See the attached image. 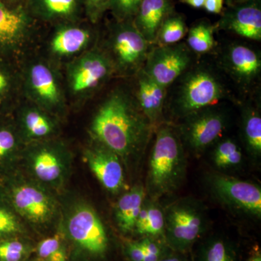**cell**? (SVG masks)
Returning a JSON list of instances; mask_svg holds the SVG:
<instances>
[{
	"mask_svg": "<svg viewBox=\"0 0 261 261\" xmlns=\"http://www.w3.org/2000/svg\"><path fill=\"white\" fill-rule=\"evenodd\" d=\"M216 25L207 20H200L188 29L187 45L197 54H205L215 47L214 32Z\"/></svg>",
	"mask_w": 261,
	"mask_h": 261,
	"instance_id": "cell-29",
	"label": "cell"
},
{
	"mask_svg": "<svg viewBox=\"0 0 261 261\" xmlns=\"http://www.w3.org/2000/svg\"><path fill=\"white\" fill-rule=\"evenodd\" d=\"M136 77L137 80L135 96L137 102L153 128H157L163 123V110L168 89L156 83L142 68Z\"/></svg>",
	"mask_w": 261,
	"mask_h": 261,
	"instance_id": "cell-22",
	"label": "cell"
},
{
	"mask_svg": "<svg viewBox=\"0 0 261 261\" xmlns=\"http://www.w3.org/2000/svg\"><path fill=\"white\" fill-rule=\"evenodd\" d=\"M13 115L25 145L60 137L61 118L25 99Z\"/></svg>",
	"mask_w": 261,
	"mask_h": 261,
	"instance_id": "cell-17",
	"label": "cell"
},
{
	"mask_svg": "<svg viewBox=\"0 0 261 261\" xmlns=\"http://www.w3.org/2000/svg\"><path fill=\"white\" fill-rule=\"evenodd\" d=\"M142 0H109L108 10L116 21H133Z\"/></svg>",
	"mask_w": 261,
	"mask_h": 261,
	"instance_id": "cell-33",
	"label": "cell"
},
{
	"mask_svg": "<svg viewBox=\"0 0 261 261\" xmlns=\"http://www.w3.org/2000/svg\"><path fill=\"white\" fill-rule=\"evenodd\" d=\"M144 250L145 257L143 261H159L162 257V250L159 244L149 237L140 242Z\"/></svg>",
	"mask_w": 261,
	"mask_h": 261,
	"instance_id": "cell-36",
	"label": "cell"
},
{
	"mask_svg": "<svg viewBox=\"0 0 261 261\" xmlns=\"http://www.w3.org/2000/svg\"><path fill=\"white\" fill-rule=\"evenodd\" d=\"M20 61L0 57V116L13 114L23 99Z\"/></svg>",
	"mask_w": 261,
	"mask_h": 261,
	"instance_id": "cell-24",
	"label": "cell"
},
{
	"mask_svg": "<svg viewBox=\"0 0 261 261\" xmlns=\"http://www.w3.org/2000/svg\"><path fill=\"white\" fill-rule=\"evenodd\" d=\"M84 159L106 191L118 195L128 190L123 163L116 152L92 140L84 149Z\"/></svg>",
	"mask_w": 261,
	"mask_h": 261,
	"instance_id": "cell-16",
	"label": "cell"
},
{
	"mask_svg": "<svg viewBox=\"0 0 261 261\" xmlns=\"http://www.w3.org/2000/svg\"><path fill=\"white\" fill-rule=\"evenodd\" d=\"M147 193L145 187L137 184L121 194L113 208L115 222L123 233L135 231L136 221L140 214Z\"/></svg>",
	"mask_w": 261,
	"mask_h": 261,
	"instance_id": "cell-25",
	"label": "cell"
},
{
	"mask_svg": "<svg viewBox=\"0 0 261 261\" xmlns=\"http://www.w3.org/2000/svg\"><path fill=\"white\" fill-rule=\"evenodd\" d=\"M207 182L214 197L228 208L260 219L261 189L256 184L219 173H211Z\"/></svg>",
	"mask_w": 261,
	"mask_h": 261,
	"instance_id": "cell-13",
	"label": "cell"
},
{
	"mask_svg": "<svg viewBox=\"0 0 261 261\" xmlns=\"http://www.w3.org/2000/svg\"><path fill=\"white\" fill-rule=\"evenodd\" d=\"M159 261H185L177 255H171V256L162 257Z\"/></svg>",
	"mask_w": 261,
	"mask_h": 261,
	"instance_id": "cell-40",
	"label": "cell"
},
{
	"mask_svg": "<svg viewBox=\"0 0 261 261\" xmlns=\"http://www.w3.org/2000/svg\"><path fill=\"white\" fill-rule=\"evenodd\" d=\"M3 1L13 3V4H20V3H25V0H3Z\"/></svg>",
	"mask_w": 261,
	"mask_h": 261,
	"instance_id": "cell-43",
	"label": "cell"
},
{
	"mask_svg": "<svg viewBox=\"0 0 261 261\" xmlns=\"http://www.w3.org/2000/svg\"><path fill=\"white\" fill-rule=\"evenodd\" d=\"M34 250L27 237L0 240V261H25Z\"/></svg>",
	"mask_w": 261,
	"mask_h": 261,
	"instance_id": "cell-32",
	"label": "cell"
},
{
	"mask_svg": "<svg viewBox=\"0 0 261 261\" xmlns=\"http://www.w3.org/2000/svg\"><path fill=\"white\" fill-rule=\"evenodd\" d=\"M174 11L173 0H142L133 23L146 40L154 45L163 21Z\"/></svg>",
	"mask_w": 261,
	"mask_h": 261,
	"instance_id": "cell-23",
	"label": "cell"
},
{
	"mask_svg": "<svg viewBox=\"0 0 261 261\" xmlns=\"http://www.w3.org/2000/svg\"><path fill=\"white\" fill-rule=\"evenodd\" d=\"M192 53L186 43L154 45L149 50L142 70L168 89L192 66Z\"/></svg>",
	"mask_w": 261,
	"mask_h": 261,
	"instance_id": "cell-15",
	"label": "cell"
},
{
	"mask_svg": "<svg viewBox=\"0 0 261 261\" xmlns=\"http://www.w3.org/2000/svg\"><path fill=\"white\" fill-rule=\"evenodd\" d=\"M153 129L135 96L116 88L94 113L89 135L92 140L116 152L123 163H129L143 153Z\"/></svg>",
	"mask_w": 261,
	"mask_h": 261,
	"instance_id": "cell-1",
	"label": "cell"
},
{
	"mask_svg": "<svg viewBox=\"0 0 261 261\" xmlns=\"http://www.w3.org/2000/svg\"><path fill=\"white\" fill-rule=\"evenodd\" d=\"M20 63L23 99L61 119L68 109V99L57 64L37 56Z\"/></svg>",
	"mask_w": 261,
	"mask_h": 261,
	"instance_id": "cell-6",
	"label": "cell"
},
{
	"mask_svg": "<svg viewBox=\"0 0 261 261\" xmlns=\"http://www.w3.org/2000/svg\"><path fill=\"white\" fill-rule=\"evenodd\" d=\"M25 7L38 23L56 24L82 20L84 0H25Z\"/></svg>",
	"mask_w": 261,
	"mask_h": 261,
	"instance_id": "cell-20",
	"label": "cell"
},
{
	"mask_svg": "<svg viewBox=\"0 0 261 261\" xmlns=\"http://www.w3.org/2000/svg\"><path fill=\"white\" fill-rule=\"evenodd\" d=\"M188 32L183 15L173 12L163 21L154 45L177 44Z\"/></svg>",
	"mask_w": 261,
	"mask_h": 261,
	"instance_id": "cell-31",
	"label": "cell"
},
{
	"mask_svg": "<svg viewBox=\"0 0 261 261\" xmlns=\"http://www.w3.org/2000/svg\"><path fill=\"white\" fill-rule=\"evenodd\" d=\"M185 146L177 128L163 123L157 127L149 155L145 190L149 198L158 200L181 187L186 176Z\"/></svg>",
	"mask_w": 261,
	"mask_h": 261,
	"instance_id": "cell-3",
	"label": "cell"
},
{
	"mask_svg": "<svg viewBox=\"0 0 261 261\" xmlns=\"http://www.w3.org/2000/svg\"><path fill=\"white\" fill-rule=\"evenodd\" d=\"M73 162L71 149L57 137L27 144L19 168L29 178L60 196L69 181Z\"/></svg>",
	"mask_w": 261,
	"mask_h": 261,
	"instance_id": "cell-5",
	"label": "cell"
},
{
	"mask_svg": "<svg viewBox=\"0 0 261 261\" xmlns=\"http://www.w3.org/2000/svg\"><path fill=\"white\" fill-rule=\"evenodd\" d=\"M151 46L133 21L113 20L100 47L112 63L115 75L127 77L137 75L143 68Z\"/></svg>",
	"mask_w": 261,
	"mask_h": 261,
	"instance_id": "cell-8",
	"label": "cell"
},
{
	"mask_svg": "<svg viewBox=\"0 0 261 261\" xmlns=\"http://www.w3.org/2000/svg\"><path fill=\"white\" fill-rule=\"evenodd\" d=\"M241 134L247 152L255 159L261 156V116L258 108L246 106L242 114Z\"/></svg>",
	"mask_w": 261,
	"mask_h": 261,
	"instance_id": "cell-27",
	"label": "cell"
},
{
	"mask_svg": "<svg viewBox=\"0 0 261 261\" xmlns=\"http://www.w3.org/2000/svg\"><path fill=\"white\" fill-rule=\"evenodd\" d=\"M205 0H180L183 4H186L194 8H203Z\"/></svg>",
	"mask_w": 261,
	"mask_h": 261,
	"instance_id": "cell-39",
	"label": "cell"
},
{
	"mask_svg": "<svg viewBox=\"0 0 261 261\" xmlns=\"http://www.w3.org/2000/svg\"><path fill=\"white\" fill-rule=\"evenodd\" d=\"M38 24L25 3L0 0V57L21 61L37 34Z\"/></svg>",
	"mask_w": 261,
	"mask_h": 261,
	"instance_id": "cell-10",
	"label": "cell"
},
{
	"mask_svg": "<svg viewBox=\"0 0 261 261\" xmlns=\"http://www.w3.org/2000/svg\"><path fill=\"white\" fill-rule=\"evenodd\" d=\"M29 231L28 226L0 192V240L27 237Z\"/></svg>",
	"mask_w": 261,
	"mask_h": 261,
	"instance_id": "cell-28",
	"label": "cell"
},
{
	"mask_svg": "<svg viewBox=\"0 0 261 261\" xmlns=\"http://www.w3.org/2000/svg\"><path fill=\"white\" fill-rule=\"evenodd\" d=\"M65 69L66 93L75 102L92 97L115 75L107 55L96 44L66 63Z\"/></svg>",
	"mask_w": 261,
	"mask_h": 261,
	"instance_id": "cell-9",
	"label": "cell"
},
{
	"mask_svg": "<svg viewBox=\"0 0 261 261\" xmlns=\"http://www.w3.org/2000/svg\"><path fill=\"white\" fill-rule=\"evenodd\" d=\"M173 84L171 111L181 119L196 111L216 106L228 95L222 79L205 65H192Z\"/></svg>",
	"mask_w": 261,
	"mask_h": 261,
	"instance_id": "cell-7",
	"label": "cell"
},
{
	"mask_svg": "<svg viewBox=\"0 0 261 261\" xmlns=\"http://www.w3.org/2000/svg\"><path fill=\"white\" fill-rule=\"evenodd\" d=\"M206 261H229V254L222 241L217 240L211 244L206 252Z\"/></svg>",
	"mask_w": 261,
	"mask_h": 261,
	"instance_id": "cell-35",
	"label": "cell"
},
{
	"mask_svg": "<svg viewBox=\"0 0 261 261\" xmlns=\"http://www.w3.org/2000/svg\"><path fill=\"white\" fill-rule=\"evenodd\" d=\"M60 225L67 242L84 258L104 256L109 245L107 231L93 205L84 197L66 191L60 195Z\"/></svg>",
	"mask_w": 261,
	"mask_h": 261,
	"instance_id": "cell-4",
	"label": "cell"
},
{
	"mask_svg": "<svg viewBox=\"0 0 261 261\" xmlns=\"http://www.w3.org/2000/svg\"><path fill=\"white\" fill-rule=\"evenodd\" d=\"M226 123L224 111L212 106L182 118L178 130L184 146L194 154H200L221 139Z\"/></svg>",
	"mask_w": 261,
	"mask_h": 261,
	"instance_id": "cell-12",
	"label": "cell"
},
{
	"mask_svg": "<svg viewBox=\"0 0 261 261\" xmlns=\"http://www.w3.org/2000/svg\"><path fill=\"white\" fill-rule=\"evenodd\" d=\"M216 28L260 42L261 40V0H247L228 5L221 13Z\"/></svg>",
	"mask_w": 261,
	"mask_h": 261,
	"instance_id": "cell-19",
	"label": "cell"
},
{
	"mask_svg": "<svg viewBox=\"0 0 261 261\" xmlns=\"http://www.w3.org/2000/svg\"><path fill=\"white\" fill-rule=\"evenodd\" d=\"M25 146L13 115L0 116V177L20 167Z\"/></svg>",
	"mask_w": 261,
	"mask_h": 261,
	"instance_id": "cell-21",
	"label": "cell"
},
{
	"mask_svg": "<svg viewBox=\"0 0 261 261\" xmlns=\"http://www.w3.org/2000/svg\"><path fill=\"white\" fill-rule=\"evenodd\" d=\"M127 255L132 261H143L145 257L143 249L140 242H129L126 244Z\"/></svg>",
	"mask_w": 261,
	"mask_h": 261,
	"instance_id": "cell-37",
	"label": "cell"
},
{
	"mask_svg": "<svg viewBox=\"0 0 261 261\" xmlns=\"http://www.w3.org/2000/svg\"><path fill=\"white\" fill-rule=\"evenodd\" d=\"M149 238L162 236L165 232L164 211L157 200L146 197L136 221L135 231Z\"/></svg>",
	"mask_w": 261,
	"mask_h": 261,
	"instance_id": "cell-26",
	"label": "cell"
},
{
	"mask_svg": "<svg viewBox=\"0 0 261 261\" xmlns=\"http://www.w3.org/2000/svg\"><path fill=\"white\" fill-rule=\"evenodd\" d=\"M247 1V0H225V3L226 5H231L237 4V3H243V2Z\"/></svg>",
	"mask_w": 261,
	"mask_h": 261,
	"instance_id": "cell-42",
	"label": "cell"
},
{
	"mask_svg": "<svg viewBox=\"0 0 261 261\" xmlns=\"http://www.w3.org/2000/svg\"><path fill=\"white\" fill-rule=\"evenodd\" d=\"M211 159L216 168L227 170L240 166L243 156L238 144L231 139L226 138L220 139L215 144Z\"/></svg>",
	"mask_w": 261,
	"mask_h": 261,
	"instance_id": "cell-30",
	"label": "cell"
},
{
	"mask_svg": "<svg viewBox=\"0 0 261 261\" xmlns=\"http://www.w3.org/2000/svg\"><path fill=\"white\" fill-rule=\"evenodd\" d=\"M248 261H261V255L260 252H256L250 257Z\"/></svg>",
	"mask_w": 261,
	"mask_h": 261,
	"instance_id": "cell-41",
	"label": "cell"
},
{
	"mask_svg": "<svg viewBox=\"0 0 261 261\" xmlns=\"http://www.w3.org/2000/svg\"><path fill=\"white\" fill-rule=\"evenodd\" d=\"M0 192L29 229L45 233L58 228L60 196L29 178L20 168L0 177Z\"/></svg>",
	"mask_w": 261,
	"mask_h": 261,
	"instance_id": "cell-2",
	"label": "cell"
},
{
	"mask_svg": "<svg viewBox=\"0 0 261 261\" xmlns=\"http://www.w3.org/2000/svg\"><path fill=\"white\" fill-rule=\"evenodd\" d=\"M109 0H84L86 19L92 24H97L108 10Z\"/></svg>",
	"mask_w": 261,
	"mask_h": 261,
	"instance_id": "cell-34",
	"label": "cell"
},
{
	"mask_svg": "<svg viewBox=\"0 0 261 261\" xmlns=\"http://www.w3.org/2000/svg\"><path fill=\"white\" fill-rule=\"evenodd\" d=\"M221 65L240 88H252L260 80V53L243 43H233L225 49Z\"/></svg>",
	"mask_w": 261,
	"mask_h": 261,
	"instance_id": "cell-18",
	"label": "cell"
},
{
	"mask_svg": "<svg viewBox=\"0 0 261 261\" xmlns=\"http://www.w3.org/2000/svg\"><path fill=\"white\" fill-rule=\"evenodd\" d=\"M92 25L82 20L53 25L47 39L48 59L56 64L65 61L68 63L94 47L96 33Z\"/></svg>",
	"mask_w": 261,
	"mask_h": 261,
	"instance_id": "cell-14",
	"label": "cell"
},
{
	"mask_svg": "<svg viewBox=\"0 0 261 261\" xmlns=\"http://www.w3.org/2000/svg\"><path fill=\"white\" fill-rule=\"evenodd\" d=\"M165 232L168 243L175 250H188L207 225L206 211L195 199L181 198L163 209Z\"/></svg>",
	"mask_w": 261,
	"mask_h": 261,
	"instance_id": "cell-11",
	"label": "cell"
},
{
	"mask_svg": "<svg viewBox=\"0 0 261 261\" xmlns=\"http://www.w3.org/2000/svg\"><path fill=\"white\" fill-rule=\"evenodd\" d=\"M225 0H205L203 8L213 14H221L224 10Z\"/></svg>",
	"mask_w": 261,
	"mask_h": 261,
	"instance_id": "cell-38",
	"label": "cell"
}]
</instances>
